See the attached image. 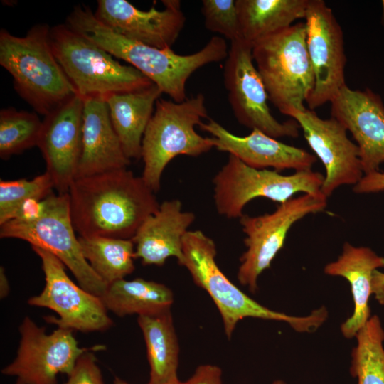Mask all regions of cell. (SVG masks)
<instances>
[{"instance_id":"6da1fadb","label":"cell","mask_w":384,"mask_h":384,"mask_svg":"<svg viewBox=\"0 0 384 384\" xmlns=\"http://www.w3.org/2000/svg\"><path fill=\"white\" fill-rule=\"evenodd\" d=\"M68 193L79 236L132 240L160 206L142 176L127 168L77 178Z\"/></svg>"},{"instance_id":"7a4b0ae2","label":"cell","mask_w":384,"mask_h":384,"mask_svg":"<svg viewBox=\"0 0 384 384\" xmlns=\"http://www.w3.org/2000/svg\"><path fill=\"white\" fill-rule=\"evenodd\" d=\"M66 24L113 57L129 63L176 102L187 99L186 85L191 74L207 64L226 59L228 54L225 39L219 36L212 37L203 48L190 55L145 45L113 31L85 5L75 6Z\"/></svg>"},{"instance_id":"3957f363","label":"cell","mask_w":384,"mask_h":384,"mask_svg":"<svg viewBox=\"0 0 384 384\" xmlns=\"http://www.w3.org/2000/svg\"><path fill=\"white\" fill-rule=\"evenodd\" d=\"M183 260L195 284L206 290L215 304L230 338L237 324L245 318L285 321L299 332H314L326 321L324 306L306 316H293L272 311L250 298L237 287L221 271L215 260L214 241L199 230H188L183 240Z\"/></svg>"},{"instance_id":"277c9868","label":"cell","mask_w":384,"mask_h":384,"mask_svg":"<svg viewBox=\"0 0 384 384\" xmlns=\"http://www.w3.org/2000/svg\"><path fill=\"white\" fill-rule=\"evenodd\" d=\"M50 30L38 24L23 37L0 31V65L19 96L44 116L77 95L53 53Z\"/></svg>"},{"instance_id":"5b68a950","label":"cell","mask_w":384,"mask_h":384,"mask_svg":"<svg viewBox=\"0 0 384 384\" xmlns=\"http://www.w3.org/2000/svg\"><path fill=\"white\" fill-rule=\"evenodd\" d=\"M208 118L203 94L181 102L157 100L142 144V178L154 193L159 191L162 174L173 159L179 155L197 157L214 147L212 137H203L195 130Z\"/></svg>"},{"instance_id":"8992f818","label":"cell","mask_w":384,"mask_h":384,"mask_svg":"<svg viewBox=\"0 0 384 384\" xmlns=\"http://www.w3.org/2000/svg\"><path fill=\"white\" fill-rule=\"evenodd\" d=\"M53 53L82 99L109 96L146 88L154 83L131 65L116 60L108 52L66 24L50 28Z\"/></svg>"},{"instance_id":"52a82bcc","label":"cell","mask_w":384,"mask_h":384,"mask_svg":"<svg viewBox=\"0 0 384 384\" xmlns=\"http://www.w3.org/2000/svg\"><path fill=\"white\" fill-rule=\"evenodd\" d=\"M252 57L269 100L281 113L306 109L304 102L315 80L304 23L292 24L255 42Z\"/></svg>"},{"instance_id":"ba28073f","label":"cell","mask_w":384,"mask_h":384,"mask_svg":"<svg viewBox=\"0 0 384 384\" xmlns=\"http://www.w3.org/2000/svg\"><path fill=\"white\" fill-rule=\"evenodd\" d=\"M70 217L68 193L52 192L30 218H14L0 225L1 238H16L59 259L86 291L101 297L107 284L85 260Z\"/></svg>"},{"instance_id":"9c48e42d","label":"cell","mask_w":384,"mask_h":384,"mask_svg":"<svg viewBox=\"0 0 384 384\" xmlns=\"http://www.w3.org/2000/svg\"><path fill=\"white\" fill-rule=\"evenodd\" d=\"M324 176L310 170L283 175L275 170L251 167L229 154L226 164L213 179L217 212L228 218H241L252 199L265 198L279 204L302 192H321Z\"/></svg>"},{"instance_id":"30bf717a","label":"cell","mask_w":384,"mask_h":384,"mask_svg":"<svg viewBox=\"0 0 384 384\" xmlns=\"http://www.w3.org/2000/svg\"><path fill=\"white\" fill-rule=\"evenodd\" d=\"M327 205L321 191L304 193L280 203L275 210L257 216L243 214L240 223L245 234L246 251L240 257L237 277L252 293L257 289V279L269 268L283 247L292 226L304 216L321 212Z\"/></svg>"},{"instance_id":"8fae6325","label":"cell","mask_w":384,"mask_h":384,"mask_svg":"<svg viewBox=\"0 0 384 384\" xmlns=\"http://www.w3.org/2000/svg\"><path fill=\"white\" fill-rule=\"evenodd\" d=\"M70 329L58 327L46 334L26 316L19 326L20 341L15 359L2 369L3 374L16 376L18 384H58L60 373L72 372L85 352L105 348V346L81 348Z\"/></svg>"},{"instance_id":"7c38bea8","label":"cell","mask_w":384,"mask_h":384,"mask_svg":"<svg viewBox=\"0 0 384 384\" xmlns=\"http://www.w3.org/2000/svg\"><path fill=\"white\" fill-rule=\"evenodd\" d=\"M223 78L228 101L240 124L275 139L299 136L295 120L280 122L271 114L268 95L253 60L252 44L242 39L231 42Z\"/></svg>"},{"instance_id":"4fadbf2b","label":"cell","mask_w":384,"mask_h":384,"mask_svg":"<svg viewBox=\"0 0 384 384\" xmlns=\"http://www.w3.org/2000/svg\"><path fill=\"white\" fill-rule=\"evenodd\" d=\"M40 257L45 275V287L31 297V306L45 307L58 317L48 316V322L58 327L81 332L105 331L113 325L100 297L75 284L67 274L65 265L50 252L31 247Z\"/></svg>"},{"instance_id":"5bb4252c","label":"cell","mask_w":384,"mask_h":384,"mask_svg":"<svg viewBox=\"0 0 384 384\" xmlns=\"http://www.w3.org/2000/svg\"><path fill=\"white\" fill-rule=\"evenodd\" d=\"M304 18L306 46L315 80L306 103L313 110L331 102L346 85V57L341 27L324 1L309 0Z\"/></svg>"},{"instance_id":"9a60e30c","label":"cell","mask_w":384,"mask_h":384,"mask_svg":"<svg viewBox=\"0 0 384 384\" xmlns=\"http://www.w3.org/2000/svg\"><path fill=\"white\" fill-rule=\"evenodd\" d=\"M286 115L302 128L311 149L321 161L326 175L321 191L327 198L343 185H356L363 176L358 146L336 119H324L309 109L292 110Z\"/></svg>"},{"instance_id":"2e32d148","label":"cell","mask_w":384,"mask_h":384,"mask_svg":"<svg viewBox=\"0 0 384 384\" xmlns=\"http://www.w3.org/2000/svg\"><path fill=\"white\" fill-rule=\"evenodd\" d=\"M83 99L75 95L44 116L38 143L46 172L58 193H68L76 178L82 145Z\"/></svg>"},{"instance_id":"e0dca14e","label":"cell","mask_w":384,"mask_h":384,"mask_svg":"<svg viewBox=\"0 0 384 384\" xmlns=\"http://www.w3.org/2000/svg\"><path fill=\"white\" fill-rule=\"evenodd\" d=\"M163 10H140L125 0H99L94 13L107 27L129 39L152 47L171 48L186 18L178 0H164Z\"/></svg>"},{"instance_id":"ac0fdd59","label":"cell","mask_w":384,"mask_h":384,"mask_svg":"<svg viewBox=\"0 0 384 384\" xmlns=\"http://www.w3.org/2000/svg\"><path fill=\"white\" fill-rule=\"evenodd\" d=\"M331 117L349 131L357 143L365 174L379 171L384 163V105L369 89L343 86L331 101Z\"/></svg>"},{"instance_id":"d6986e66","label":"cell","mask_w":384,"mask_h":384,"mask_svg":"<svg viewBox=\"0 0 384 384\" xmlns=\"http://www.w3.org/2000/svg\"><path fill=\"white\" fill-rule=\"evenodd\" d=\"M199 127L212 135L216 149L228 152L253 168L299 171L310 170L316 161V156L306 150L282 143L258 129L240 137L212 119L202 122Z\"/></svg>"},{"instance_id":"ffe728a7","label":"cell","mask_w":384,"mask_h":384,"mask_svg":"<svg viewBox=\"0 0 384 384\" xmlns=\"http://www.w3.org/2000/svg\"><path fill=\"white\" fill-rule=\"evenodd\" d=\"M194 220V213L183 211L179 200L164 201L132 239L135 257L144 265L162 266L171 257H175L180 264L183 256V237Z\"/></svg>"},{"instance_id":"44dd1931","label":"cell","mask_w":384,"mask_h":384,"mask_svg":"<svg viewBox=\"0 0 384 384\" xmlns=\"http://www.w3.org/2000/svg\"><path fill=\"white\" fill-rule=\"evenodd\" d=\"M83 101L82 154L76 178L127 168L131 160L112 126L106 101L95 97Z\"/></svg>"},{"instance_id":"7402d4cb","label":"cell","mask_w":384,"mask_h":384,"mask_svg":"<svg viewBox=\"0 0 384 384\" xmlns=\"http://www.w3.org/2000/svg\"><path fill=\"white\" fill-rule=\"evenodd\" d=\"M380 267H384V257L368 247H355L348 242L344 243L338 259L324 267L325 274L342 277L351 286L354 310L341 326L346 338L355 337L370 317L368 302L373 294V273Z\"/></svg>"},{"instance_id":"603a6c76","label":"cell","mask_w":384,"mask_h":384,"mask_svg":"<svg viewBox=\"0 0 384 384\" xmlns=\"http://www.w3.org/2000/svg\"><path fill=\"white\" fill-rule=\"evenodd\" d=\"M162 93L153 84L139 90L113 94L105 100L112 126L130 160L142 158L143 136Z\"/></svg>"},{"instance_id":"cb8c5ba5","label":"cell","mask_w":384,"mask_h":384,"mask_svg":"<svg viewBox=\"0 0 384 384\" xmlns=\"http://www.w3.org/2000/svg\"><path fill=\"white\" fill-rule=\"evenodd\" d=\"M309 0L235 1L242 40L255 42L304 18Z\"/></svg>"},{"instance_id":"d4e9b609","label":"cell","mask_w":384,"mask_h":384,"mask_svg":"<svg viewBox=\"0 0 384 384\" xmlns=\"http://www.w3.org/2000/svg\"><path fill=\"white\" fill-rule=\"evenodd\" d=\"M150 366L148 384H171L178 381L179 347L170 309L139 316Z\"/></svg>"},{"instance_id":"484cf974","label":"cell","mask_w":384,"mask_h":384,"mask_svg":"<svg viewBox=\"0 0 384 384\" xmlns=\"http://www.w3.org/2000/svg\"><path fill=\"white\" fill-rule=\"evenodd\" d=\"M100 298L107 310L120 317L158 314L170 309L174 302L173 292L166 285L139 277L109 284Z\"/></svg>"},{"instance_id":"4316f807","label":"cell","mask_w":384,"mask_h":384,"mask_svg":"<svg viewBox=\"0 0 384 384\" xmlns=\"http://www.w3.org/2000/svg\"><path fill=\"white\" fill-rule=\"evenodd\" d=\"M82 254L95 273L109 284L134 270L135 249L131 239L78 236Z\"/></svg>"},{"instance_id":"83f0119b","label":"cell","mask_w":384,"mask_h":384,"mask_svg":"<svg viewBox=\"0 0 384 384\" xmlns=\"http://www.w3.org/2000/svg\"><path fill=\"white\" fill-rule=\"evenodd\" d=\"M355 337L351 375L358 378V384H384V330L378 316H370Z\"/></svg>"},{"instance_id":"f1b7e54d","label":"cell","mask_w":384,"mask_h":384,"mask_svg":"<svg viewBox=\"0 0 384 384\" xmlns=\"http://www.w3.org/2000/svg\"><path fill=\"white\" fill-rule=\"evenodd\" d=\"M42 124L34 112L13 107L1 110L0 157L6 159L38 146Z\"/></svg>"},{"instance_id":"f546056e","label":"cell","mask_w":384,"mask_h":384,"mask_svg":"<svg viewBox=\"0 0 384 384\" xmlns=\"http://www.w3.org/2000/svg\"><path fill=\"white\" fill-rule=\"evenodd\" d=\"M54 188L48 173L31 180L0 181V225L16 218L23 205L31 199L41 201Z\"/></svg>"},{"instance_id":"4dcf8cb0","label":"cell","mask_w":384,"mask_h":384,"mask_svg":"<svg viewBox=\"0 0 384 384\" xmlns=\"http://www.w3.org/2000/svg\"><path fill=\"white\" fill-rule=\"evenodd\" d=\"M201 12L206 28L231 42L242 39L234 0H203Z\"/></svg>"},{"instance_id":"1f68e13d","label":"cell","mask_w":384,"mask_h":384,"mask_svg":"<svg viewBox=\"0 0 384 384\" xmlns=\"http://www.w3.org/2000/svg\"><path fill=\"white\" fill-rule=\"evenodd\" d=\"M94 351H86L78 358L64 384H103L102 373Z\"/></svg>"},{"instance_id":"d6a6232c","label":"cell","mask_w":384,"mask_h":384,"mask_svg":"<svg viewBox=\"0 0 384 384\" xmlns=\"http://www.w3.org/2000/svg\"><path fill=\"white\" fill-rule=\"evenodd\" d=\"M221 369L213 365L198 366L192 377L183 384H222Z\"/></svg>"},{"instance_id":"836d02e7","label":"cell","mask_w":384,"mask_h":384,"mask_svg":"<svg viewBox=\"0 0 384 384\" xmlns=\"http://www.w3.org/2000/svg\"><path fill=\"white\" fill-rule=\"evenodd\" d=\"M384 191V173L380 171L365 174L354 186L357 193H376Z\"/></svg>"},{"instance_id":"e575fe53","label":"cell","mask_w":384,"mask_h":384,"mask_svg":"<svg viewBox=\"0 0 384 384\" xmlns=\"http://www.w3.org/2000/svg\"><path fill=\"white\" fill-rule=\"evenodd\" d=\"M372 292L377 301L384 304V273L378 270L373 273Z\"/></svg>"},{"instance_id":"d590c367","label":"cell","mask_w":384,"mask_h":384,"mask_svg":"<svg viewBox=\"0 0 384 384\" xmlns=\"http://www.w3.org/2000/svg\"><path fill=\"white\" fill-rule=\"evenodd\" d=\"M10 291L9 279L5 273L4 268L0 267V297L4 299L8 296Z\"/></svg>"},{"instance_id":"8d00e7d4","label":"cell","mask_w":384,"mask_h":384,"mask_svg":"<svg viewBox=\"0 0 384 384\" xmlns=\"http://www.w3.org/2000/svg\"><path fill=\"white\" fill-rule=\"evenodd\" d=\"M113 384H129V383H127L125 381L121 380L120 378L116 377L114 378ZM171 384H183V383L180 382V380H178V382H176V383H171Z\"/></svg>"},{"instance_id":"74e56055","label":"cell","mask_w":384,"mask_h":384,"mask_svg":"<svg viewBox=\"0 0 384 384\" xmlns=\"http://www.w3.org/2000/svg\"><path fill=\"white\" fill-rule=\"evenodd\" d=\"M272 384H286L284 381L277 380L273 382Z\"/></svg>"},{"instance_id":"f35d334b","label":"cell","mask_w":384,"mask_h":384,"mask_svg":"<svg viewBox=\"0 0 384 384\" xmlns=\"http://www.w3.org/2000/svg\"><path fill=\"white\" fill-rule=\"evenodd\" d=\"M382 4H383V23L384 24V1H382Z\"/></svg>"},{"instance_id":"ab89813d","label":"cell","mask_w":384,"mask_h":384,"mask_svg":"<svg viewBox=\"0 0 384 384\" xmlns=\"http://www.w3.org/2000/svg\"><path fill=\"white\" fill-rule=\"evenodd\" d=\"M16 384H18V383H16Z\"/></svg>"}]
</instances>
